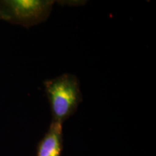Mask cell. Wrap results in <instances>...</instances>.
Wrapping results in <instances>:
<instances>
[{
    "instance_id": "6da1fadb",
    "label": "cell",
    "mask_w": 156,
    "mask_h": 156,
    "mask_svg": "<svg viewBox=\"0 0 156 156\" xmlns=\"http://www.w3.org/2000/svg\"><path fill=\"white\" fill-rule=\"evenodd\" d=\"M52 120L63 123L76 112L83 101L80 85L75 75L64 73L44 83Z\"/></svg>"
},
{
    "instance_id": "7a4b0ae2",
    "label": "cell",
    "mask_w": 156,
    "mask_h": 156,
    "mask_svg": "<svg viewBox=\"0 0 156 156\" xmlns=\"http://www.w3.org/2000/svg\"><path fill=\"white\" fill-rule=\"evenodd\" d=\"M54 2L53 0H0V20L30 28L48 19Z\"/></svg>"
},
{
    "instance_id": "3957f363",
    "label": "cell",
    "mask_w": 156,
    "mask_h": 156,
    "mask_svg": "<svg viewBox=\"0 0 156 156\" xmlns=\"http://www.w3.org/2000/svg\"><path fill=\"white\" fill-rule=\"evenodd\" d=\"M63 144V124L51 121L47 132L38 143L36 156H62Z\"/></svg>"
}]
</instances>
